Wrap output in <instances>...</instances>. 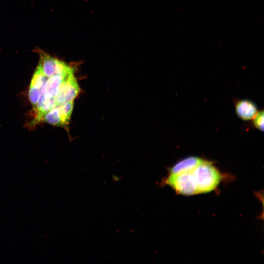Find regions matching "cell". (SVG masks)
<instances>
[{
    "label": "cell",
    "mask_w": 264,
    "mask_h": 264,
    "mask_svg": "<svg viewBox=\"0 0 264 264\" xmlns=\"http://www.w3.org/2000/svg\"><path fill=\"white\" fill-rule=\"evenodd\" d=\"M197 194L210 192L220 183L222 174L213 163L203 160L192 170Z\"/></svg>",
    "instance_id": "obj_1"
},
{
    "label": "cell",
    "mask_w": 264,
    "mask_h": 264,
    "mask_svg": "<svg viewBox=\"0 0 264 264\" xmlns=\"http://www.w3.org/2000/svg\"><path fill=\"white\" fill-rule=\"evenodd\" d=\"M192 170L175 174H169L165 181L166 184L181 195L189 196L197 194L193 179Z\"/></svg>",
    "instance_id": "obj_2"
},
{
    "label": "cell",
    "mask_w": 264,
    "mask_h": 264,
    "mask_svg": "<svg viewBox=\"0 0 264 264\" xmlns=\"http://www.w3.org/2000/svg\"><path fill=\"white\" fill-rule=\"evenodd\" d=\"M37 66L47 77L67 75L74 73L73 68L68 64L44 52H40Z\"/></svg>",
    "instance_id": "obj_3"
},
{
    "label": "cell",
    "mask_w": 264,
    "mask_h": 264,
    "mask_svg": "<svg viewBox=\"0 0 264 264\" xmlns=\"http://www.w3.org/2000/svg\"><path fill=\"white\" fill-rule=\"evenodd\" d=\"M80 88L74 74L64 80L55 96L57 106L73 100L78 94Z\"/></svg>",
    "instance_id": "obj_4"
},
{
    "label": "cell",
    "mask_w": 264,
    "mask_h": 264,
    "mask_svg": "<svg viewBox=\"0 0 264 264\" xmlns=\"http://www.w3.org/2000/svg\"><path fill=\"white\" fill-rule=\"evenodd\" d=\"M237 116L241 119L248 121L253 119L258 112L256 105L249 100H241L235 105Z\"/></svg>",
    "instance_id": "obj_5"
},
{
    "label": "cell",
    "mask_w": 264,
    "mask_h": 264,
    "mask_svg": "<svg viewBox=\"0 0 264 264\" xmlns=\"http://www.w3.org/2000/svg\"><path fill=\"white\" fill-rule=\"evenodd\" d=\"M74 73L67 75L54 76L48 77L42 89V95L46 97L55 98L63 81Z\"/></svg>",
    "instance_id": "obj_6"
},
{
    "label": "cell",
    "mask_w": 264,
    "mask_h": 264,
    "mask_svg": "<svg viewBox=\"0 0 264 264\" xmlns=\"http://www.w3.org/2000/svg\"><path fill=\"white\" fill-rule=\"evenodd\" d=\"M56 106L55 98L46 97L41 94L37 104L33 107L36 112L33 123L41 121L44 115Z\"/></svg>",
    "instance_id": "obj_7"
},
{
    "label": "cell",
    "mask_w": 264,
    "mask_h": 264,
    "mask_svg": "<svg viewBox=\"0 0 264 264\" xmlns=\"http://www.w3.org/2000/svg\"><path fill=\"white\" fill-rule=\"evenodd\" d=\"M202 160L203 159L196 156L187 157L180 160L171 167L169 174H175L191 170Z\"/></svg>",
    "instance_id": "obj_8"
},
{
    "label": "cell",
    "mask_w": 264,
    "mask_h": 264,
    "mask_svg": "<svg viewBox=\"0 0 264 264\" xmlns=\"http://www.w3.org/2000/svg\"><path fill=\"white\" fill-rule=\"evenodd\" d=\"M42 120L53 125L65 127L57 106L44 115Z\"/></svg>",
    "instance_id": "obj_9"
},
{
    "label": "cell",
    "mask_w": 264,
    "mask_h": 264,
    "mask_svg": "<svg viewBox=\"0 0 264 264\" xmlns=\"http://www.w3.org/2000/svg\"><path fill=\"white\" fill-rule=\"evenodd\" d=\"M57 107L65 127H67L72 112L73 101H69Z\"/></svg>",
    "instance_id": "obj_10"
},
{
    "label": "cell",
    "mask_w": 264,
    "mask_h": 264,
    "mask_svg": "<svg viewBox=\"0 0 264 264\" xmlns=\"http://www.w3.org/2000/svg\"><path fill=\"white\" fill-rule=\"evenodd\" d=\"M48 78V77L46 76L37 66L32 78L29 88H34L42 90Z\"/></svg>",
    "instance_id": "obj_11"
},
{
    "label": "cell",
    "mask_w": 264,
    "mask_h": 264,
    "mask_svg": "<svg viewBox=\"0 0 264 264\" xmlns=\"http://www.w3.org/2000/svg\"><path fill=\"white\" fill-rule=\"evenodd\" d=\"M253 125L258 129L261 131L264 130V111L263 110L258 112L253 118Z\"/></svg>",
    "instance_id": "obj_12"
}]
</instances>
